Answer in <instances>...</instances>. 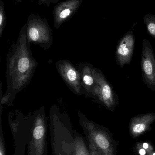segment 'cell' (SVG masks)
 <instances>
[{
  "label": "cell",
  "instance_id": "obj_1",
  "mask_svg": "<svg viewBox=\"0 0 155 155\" xmlns=\"http://www.w3.org/2000/svg\"><path fill=\"white\" fill-rule=\"evenodd\" d=\"M7 90L1 96V105H12L16 94L31 81L38 65L27 41L26 24L21 28L16 43H13L6 58Z\"/></svg>",
  "mask_w": 155,
  "mask_h": 155
},
{
  "label": "cell",
  "instance_id": "obj_2",
  "mask_svg": "<svg viewBox=\"0 0 155 155\" xmlns=\"http://www.w3.org/2000/svg\"><path fill=\"white\" fill-rule=\"evenodd\" d=\"M26 24L28 41L39 45L44 50L50 49L53 43V31L47 20L32 13L28 16Z\"/></svg>",
  "mask_w": 155,
  "mask_h": 155
},
{
  "label": "cell",
  "instance_id": "obj_3",
  "mask_svg": "<svg viewBox=\"0 0 155 155\" xmlns=\"http://www.w3.org/2000/svg\"><path fill=\"white\" fill-rule=\"evenodd\" d=\"M80 125L87 136L89 142L93 143L103 155H114L113 147L106 131L101 126L90 121L83 114L77 111Z\"/></svg>",
  "mask_w": 155,
  "mask_h": 155
},
{
  "label": "cell",
  "instance_id": "obj_4",
  "mask_svg": "<svg viewBox=\"0 0 155 155\" xmlns=\"http://www.w3.org/2000/svg\"><path fill=\"white\" fill-rule=\"evenodd\" d=\"M93 74L96 82L93 99L106 109L114 112L116 107L119 104L118 96L99 69L93 67Z\"/></svg>",
  "mask_w": 155,
  "mask_h": 155
},
{
  "label": "cell",
  "instance_id": "obj_5",
  "mask_svg": "<svg viewBox=\"0 0 155 155\" xmlns=\"http://www.w3.org/2000/svg\"><path fill=\"white\" fill-rule=\"evenodd\" d=\"M46 117L44 107L34 111L32 125L31 150L35 155H43L45 152L46 132Z\"/></svg>",
  "mask_w": 155,
  "mask_h": 155
},
{
  "label": "cell",
  "instance_id": "obj_6",
  "mask_svg": "<svg viewBox=\"0 0 155 155\" xmlns=\"http://www.w3.org/2000/svg\"><path fill=\"white\" fill-rule=\"evenodd\" d=\"M56 67L62 79L69 89L77 96H84L80 73L76 67L67 60H60Z\"/></svg>",
  "mask_w": 155,
  "mask_h": 155
},
{
  "label": "cell",
  "instance_id": "obj_7",
  "mask_svg": "<svg viewBox=\"0 0 155 155\" xmlns=\"http://www.w3.org/2000/svg\"><path fill=\"white\" fill-rule=\"evenodd\" d=\"M141 64L143 81L155 91V56L151 43L146 39L143 41Z\"/></svg>",
  "mask_w": 155,
  "mask_h": 155
},
{
  "label": "cell",
  "instance_id": "obj_8",
  "mask_svg": "<svg viewBox=\"0 0 155 155\" xmlns=\"http://www.w3.org/2000/svg\"><path fill=\"white\" fill-rule=\"evenodd\" d=\"M83 0H66L57 4L54 7V26L56 29L70 20L77 12Z\"/></svg>",
  "mask_w": 155,
  "mask_h": 155
},
{
  "label": "cell",
  "instance_id": "obj_9",
  "mask_svg": "<svg viewBox=\"0 0 155 155\" xmlns=\"http://www.w3.org/2000/svg\"><path fill=\"white\" fill-rule=\"evenodd\" d=\"M135 47V37L132 32L127 33L119 41L116 51V64L121 67L130 64Z\"/></svg>",
  "mask_w": 155,
  "mask_h": 155
},
{
  "label": "cell",
  "instance_id": "obj_10",
  "mask_svg": "<svg viewBox=\"0 0 155 155\" xmlns=\"http://www.w3.org/2000/svg\"><path fill=\"white\" fill-rule=\"evenodd\" d=\"M76 67L80 73L81 83L86 97L93 98V90L96 82L93 74V66L87 63H79L76 64Z\"/></svg>",
  "mask_w": 155,
  "mask_h": 155
},
{
  "label": "cell",
  "instance_id": "obj_11",
  "mask_svg": "<svg viewBox=\"0 0 155 155\" xmlns=\"http://www.w3.org/2000/svg\"><path fill=\"white\" fill-rule=\"evenodd\" d=\"M155 121V113H150L136 116L131 119L129 131L133 137L136 138L147 132Z\"/></svg>",
  "mask_w": 155,
  "mask_h": 155
},
{
  "label": "cell",
  "instance_id": "obj_12",
  "mask_svg": "<svg viewBox=\"0 0 155 155\" xmlns=\"http://www.w3.org/2000/svg\"><path fill=\"white\" fill-rule=\"evenodd\" d=\"M74 155H90L89 150L81 137H76L75 140Z\"/></svg>",
  "mask_w": 155,
  "mask_h": 155
},
{
  "label": "cell",
  "instance_id": "obj_13",
  "mask_svg": "<svg viewBox=\"0 0 155 155\" xmlns=\"http://www.w3.org/2000/svg\"><path fill=\"white\" fill-rule=\"evenodd\" d=\"M6 19L4 2L2 0H0V37H2L6 25Z\"/></svg>",
  "mask_w": 155,
  "mask_h": 155
},
{
  "label": "cell",
  "instance_id": "obj_14",
  "mask_svg": "<svg viewBox=\"0 0 155 155\" xmlns=\"http://www.w3.org/2000/svg\"><path fill=\"white\" fill-rule=\"evenodd\" d=\"M146 24L149 34L155 38V20H148L146 22Z\"/></svg>",
  "mask_w": 155,
  "mask_h": 155
},
{
  "label": "cell",
  "instance_id": "obj_15",
  "mask_svg": "<svg viewBox=\"0 0 155 155\" xmlns=\"http://www.w3.org/2000/svg\"><path fill=\"white\" fill-rule=\"evenodd\" d=\"M140 147V148H143L146 151L147 153H148L151 151H153V147L151 144L149 143H139L137 144L136 148Z\"/></svg>",
  "mask_w": 155,
  "mask_h": 155
},
{
  "label": "cell",
  "instance_id": "obj_16",
  "mask_svg": "<svg viewBox=\"0 0 155 155\" xmlns=\"http://www.w3.org/2000/svg\"><path fill=\"white\" fill-rule=\"evenodd\" d=\"M89 150L90 155H103L96 147L91 142H89Z\"/></svg>",
  "mask_w": 155,
  "mask_h": 155
},
{
  "label": "cell",
  "instance_id": "obj_17",
  "mask_svg": "<svg viewBox=\"0 0 155 155\" xmlns=\"http://www.w3.org/2000/svg\"><path fill=\"white\" fill-rule=\"evenodd\" d=\"M34 0H32V2H33ZM59 0H38L37 4L39 5H43L49 7L51 4H52L57 3Z\"/></svg>",
  "mask_w": 155,
  "mask_h": 155
},
{
  "label": "cell",
  "instance_id": "obj_18",
  "mask_svg": "<svg viewBox=\"0 0 155 155\" xmlns=\"http://www.w3.org/2000/svg\"><path fill=\"white\" fill-rule=\"evenodd\" d=\"M0 155H6L4 141L3 138L2 129V126H1V140H0Z\"/></svg>",
  "mask_w": 155,
  "mask_h": 155
},
{
  "label": "cell",
  "instance_id": "obj_19",
  "mask_svg": "<svg viewBox=\"0 0 155 155\" xmlns=\"http://www.w3.org/2000/svg\"><path fill=\"white\" fill-rule=\"evenodd\" d=\"M148 155H155V152L154 151H151L147 153Z\"/></svg>",
  "mask_w": 155,
  "mask_h": 155
},
{
  "label": "cell",
  "instance_id": "obj_20",
  "mask_svg": "<svg viewBox=\"0 0 155 155\" xmlns=\"http://www.w3.org/2000/svg\"><path fill=\"white\" fill-rule=\"evenodd\" d=\"M15 3L17 4L21 3L22 2V0H14Z\"/></svg>",
  "mask_w": 155,
  "mask_h": 155
}]
</instances>
